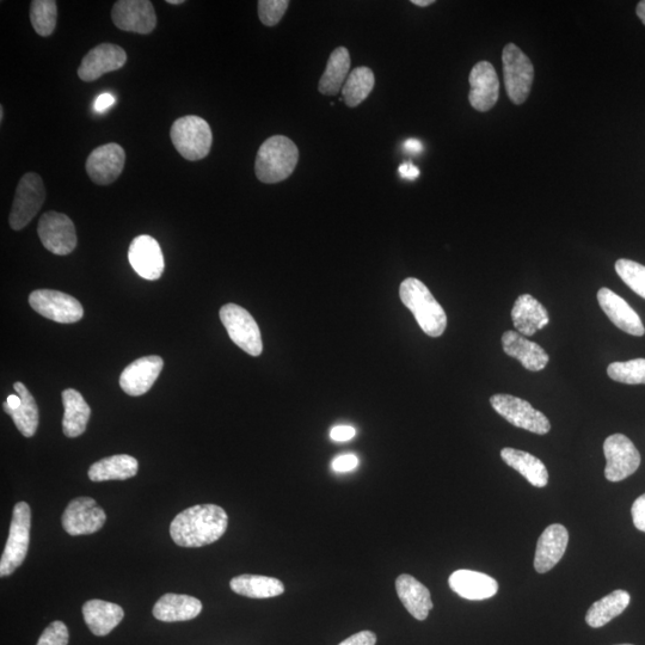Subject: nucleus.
<instances>
[{
	"mask_svg": "<svg viewBox=\"0 0 645 645\" xmlns=\"http://www.w3.org/2000/svg\"><path fill=\"white\" fill-rule=\"evenodd\" d=\"M229 516L215 505L193 506L178 514L170 525V536L182 548H202L224 536Z\"/></svg>",
	"mask_w": 645,
	"mask_h": 645,
	"instance_id": "1",
	"label": "nucleus"
},
{
	"mask_svg": "<svg viewBox=\"0 0 645 645\" xmlns=\"http://www.w3.org/2000/svg\"><path fill=\"white\" fill-rule=\"evenodd\" d=\"M299 161V150L291 139L275 135L261 145L257 152L255 172L258 180L267 184L287 180Z\"/></svg>",
	"mask_w": 645,
	"mask_h": 645,
	"instance_id": "2",
	"label": "nucleus"
},
{
	"mask_svg": "<svg viewBox=\"0 0 645 645\" xmlns=\"http://www.w3.org/2000/svg\"><path fill=\"white\" fill-rule=\"evenodd\" d=\"M399 296L428 336L439 337L445 333L446 312L423 282L414 278L404 280L399 288Z\"/></svg>",
	"mask_w": 645,
	"mask_h": 645,
	"instance_id": "3",
	"label": "nucleus"
},
{
	"mask_svg": "<svg viewBox=\"0 0 645 645\" xmlns=\"http://www.w3.org/2000/svg\"><path fill=\"white\" fill-rule=\"evenodd\" d=\"M170 138L177 152L190 162L201 161L212 149V129L199 116L177 119L171 127Z\"/></svg>",
	"mask_w": 645,
	"mask_h": 645,
	"instance_id": "4",
	"label": "nucleus"
},
{
	"mask_svg": "<svg viewBox=\"0 0 645 645\" xmlns=\"http://www.w3.org/2000/svg\"><path fill=\"white\" fill-rule=\"evenodd\" d=\"M30 528H32V511L28 503L18 502L12 515L8 542L0 559V576H10L18 567H21L28 554Z\"/></svg>",
	"mask_w": 645,
	"mask_h": 645,
	"instance_id": "5",
	"label": "nucleus"
},
{
	"mask_svg": "<svg viewBox=\"0 0 645 645\" xmlns=\"http://www.w3.org/2000/svg\"><path fill=\"white\" fill-rule=\"evenodd\" d=\"M507 94L514 104L525 103L532 89L534 67L521 49L509 43L502 53Z\"/></svg>",
	"mask_w": 645,
	"mask_h": 645,
	"instance_id": "6",
	"label": "nucleus"
},
{
	"mask_svg": "<svg viewBox=\"0 0 645 645\" xmlns=\"http://www.w3.org/2000/svg\"><path fill=\"white\" fill-rule=\"evenodd\" d=\"M45 200L46 189L41 176L36 172H28L18 182L9 217L11 229L20 231L28 226L40 212Z\"/></svg>",
	"mask_w": 645,
	"mask_h": 645,
	"instance_id": "7",
	"label": "nucleus"
},
{
	"mask_svg": "<svg viewBox=\"0 0 645 645\" xmlns=\"http://www.w3.org/2000/svg\"><path fill=\"white\" fill-rule=\"evenodd\" d=\"M490 404L497 414L515 427L538 435L550 432L551 425L548 417L534 409L524 399L499 393L490 398Z\"/></svg>",
	"mask_w": 645,
	"mask_h": 645,
	"instance_id": "8",
	"label": "nucleus"
},
{
	"mask_svg": "<svg viewBox=\"0 0 645 645\" xmlns=\"http://www.w3.org/2000/svg\"><path fill=\"white\" fill-rule=\"evenodd\" d=\"M220 319L233 343L253 356L261 355L263 350L260 328L250 313L236 304L221 307Z\"/></svg>",
	"mask_w": 645,
	"mask_h": 645,
	"instance_id": "9",
	"label": "nucleus"
},
{
	"mask_svg": "<svg viewBox=\"0 0 645 645\" xmlns=\"http://www.w3.org/2000/svg\"><path fill=\"white\" fill-rule=\"evenodd\" d=\"M604 453L607 460L605 477L610 482L624 481L640 468L641 454L628 436H608L604 444Z\"/></svg>",
	"mask_w": 645,
	"mask_h": 645,
	"instance_id": "10",
	"label": "nucleus"
},
{
	"mask_svg": "<svg viewBox=\"0 0 645 645\" xmlns=\"http://www.w3.org/2000/svg\"><path fill=\"white\" fill-rule=\"evenodd\" d=\"M29 304L39 315L61 324L77 323L84 316L82 304L63 292L34 291L29 296Z\"/></svg>",
	"mask_w": 645,
	"mask_h": 645,
	"instance_id": "11",
	"label": "nucleus"
},
{
	"mask_svg": "<svg viewBox=\"0 0 645 645\" xmlns=\"http://www.w3.org/2000/svg\"><path fill=\"white\" fill-rule=\"evenodd\" d=\"M38 233L43 247L54 255H69L77 247L75 224L63 213L43 214L39 221Z\"/></svg>",
	"mask_w": 645,
	"mask_h": 645,
	"instance_id": "12",
	"label": "nucleus"
},
{
	"mask_svg": "<svg viewBox=\"0 0 645 645\" xmlns=\"http://www.w3.org/2000/svg\"><path fill=\"white\" fill-rule=\"evenodd\" d=\"M107 515L91 497L72 500L63 514V527L70 536H88L101 530Z\"/></svg>",
	"mask_w": 645,
	"mask_h": 645,
	"instance_id": "13",
	"label": "nucleus"
},
{
	"mask_svg": "<svg viewBox=\"0 0 645 645\" xmlns=\"http://www.w3.org/2000/svg\"><path fill=\"white\" fill-rule=\"evenodd\" d=\"M112 20L124 32L147 35L157 26L156 10L149 0H119L113 6Z\"/></svg>",
	"mask_w": 645,
	"mask_h": 645,
	"instance_id": "14",
	"label": "nucleus"
},
{
	"mask_svg": "<svg viewBox=\"0 0 645 645\" xmlns=\"http://www.w3.org/2000/svg\"><path fill=\"white\" fill-rule=\"evenodd\" d=\"M126 163V152L119 144L110 143L97 147L86 161V172L98 186H109L122 174Z\"/></svg>",
	"mask_w": 645,
	"mask_h": 645,
	"instance_id": "15",
	"label": "nucleus"
},
{
	"mask_svg": "<svg viewBox=\"0 0 645 645\" xmlns=\"http://www.w3.org/2000/svg\"><path fill=\"white\" fill-rule=\"evenodd\" d=\"M126 63L124 48L113 43H101L85 55L78 67V77L83 82H95L106 73L120 70Z\"/></svg>",
	"mask_w": 645,
	"mask_h": 645,
	"instance_id": "16",
	"label": "nucleus"
},
{
	"mask_svg": "<svg viewBox=\"0 0 645 645\" xmlns=\"http://www.w3.org/2000/svg\"><path fill=\"white\" fill-rule=\"evenodd\" d=\"M128 260L141 278L155 281L164 272V256L161 247L151 236H139L133 239L128 250Z\"/></svg>",
	"mask_w": 645,
	"mask_h": 645,
	"instance_id": "17",
	"label": "nucleus"
},
{
	"mask_svg": "<svg viewBox=\"0 0 645 645\" xmlns=\"http://www.w3.org/2000/svg\"><path fill=\"white\" fill-rule=\"evenodd\" d=\"M469 82L472 108L482 113L493 109L500 96V82L494 66L488 61L476 64L470 73Z\"/></svg>",
	"mask_w": 645,
	"mask_h": 645,
	"instance_id": "18",
	"label": "nucleus"
},
{
	"mask_svg": "<svg viewBox=\"0 0 645 645\" xmlns=\"http://www.w3.org/2000/svg\"><path fill=\"white\" fill-rule=\"evenodd\" d=\"M163 366V359L157 355L145 356L133 361L121 374V389L132 397L145 395L156 383Z\"/></svg>",
	"mask_w": 645,
	"mask_h": 645,
	"instance_id": "19",
	"label": "nucleus"
},
{
	"mask_svg": "<svg viewBox=\"0 0 645 645\" xmlns=\"http://www.w3.org/2000/svg\"><path fill=\"white\" fill-rule=\"evenodd\" d=\"M569 543V533L563 525H550L540 536L534 556V569L539 574L554 569L563 558Z\"/></svg>",
	"mask_w": 645,
	"mask_h": 645,
	"instance_id": "20",
	"label": "nucleus"
},
{
	"mask_svg": "<svg viewBox=\"0 0 645 645\" xmlns=\"http://www.w3.org/2000/svg\"><path fill=\"white\" fill-rule=\"evenodd\" d=\"M598 301L602 311L606 313V316L611 319V322L618 329L634 336H643L645 334V328L640 316L618 294L608 290V288H601L598 292Z\"/></svg>",
	"mask_w": 645,
	"mask_h": 645,
	"instance_id": "21",
	"label": "nucleus"
},
{
	"mask_svg": "<svg viewBox=\"0 0 645 645\" xmlns=\"http://www.w3.org/2000/svg\"><path fill=\"white\" fill-rule=\"evenodd\" d=\"M503 352L511 356L528 371L539 372L549 364V354L539 344L527 340L518 331H506L502 336Z\"/></svg>",
	"mask_w": 645,
	"mask_h": 645,
	"instance_id": "22",
	"label": "nucleus"
},
{
	"mask_svg": "<svg viewBox=\"0 0 645 645\" xmlns=\"http://www.w3.org/2000/svg\"><path fill=\"white\" fill-rule=\"evenodd\" d=\"M452 591L466 600L493 598L499 591V583L493 577L472 570H457L448 579Z\"/></svg>",
	"mask_w": 645,
	"mask_h": 645,
	"instance_id": "23",
	"label": "nucleus"
},
{
	"mask_svg": "<svg viewBox=\"0 0 645 645\" xmlns=\"http://www.w3.org/2000/svg\"><path fill=\"white\" fill-rule=\"evenodd\" d=\"M512 319L515 329L524 336H533L550 322L548 310L531 294H522L516 299Z\"/></svg>",
	"mask_w": 645,
	"mask_h": 645,
	"instance_id": "24",
	"label": "nucleus"
},
{
	"mask_svg": "<svg viewBox=\"0 0 645 645\" xmlns=\"http://www.w3.org/2000/svg\"><path fill=\"white\" fill-rule=\"evenodd\" d=\"M398 598L415 619L426 620L432 611L433 601L429 589L414 576L403 574L396 580Z\"/></svg>",
	"mask_w": 645,
	"mask_h": 645,
	"instance_id": "25",
	"label": "nucleus"
},
{
	"mask_svg": "<svg viewBox=\"0 0 645 645\" xmlns=\"http://www.w3.org/2000/svg\"><path fill=\"white\" fill-rule=\"evenodd\" d=\"M202 604L199 599L184 594L163 595L153 607V616L164 623L188 622L199 616Z\"/></svg>",
	"mask_w": 645,
	"mask_h": 645,
	"instance_id": "26",
	"label": "nucleus"
},
{
	"mask_svg": "<svg viewBox=\"0 0 645 645\" xmlns=\"http://www.w3.org/2000/svg\"><path fill=\"white\" fill-rule=\"evenodd\" d=\"M86 625L95 636H107L125 617L122 607L113 602L89 600L83 606Z\"/></svg>",
	"mask_w": 645,
	"mask_h": 645,
	"instance_id": "27",
	"label": "nucleus"
},
{
	"mask_svg": "<svg viewBox=\"0 0 645 645\" xmlns=\"http://www.w3.org/2000/svg\"><path fill=\"white\" fill-rule=\"evenodd\" d=\"M503 462L524 476L533 487L544 488L549 483V472L542 460L525 451L506 447L501 451Z\"/></svg>",
	"mask_w": 645,
	"mask_h": 645,
	"instance_id": "28",
	"label": "nucleus"
},
{
	"mask_svg": "<svg viewBox=\"0 0 645 645\" xmlns=\"http://www.w3.org/2000/svg\"><path fill=\"white\" fill-rule=\"evenodd\" d=\"M63 404L65 414L63 419V430L67 438H78L84 434L91 416V409L85 399L75 389H67L63 392Z\"/></svg>",
	"mask_w": 645,
	"mask_h": 645,
	"instance_id": "29",
	"label": "nucleus"
},
{
	"mask_svg": "<svg viewBox=\"0 0 645 645\" xmlns=\"http://www.w3.org/2000/svg\"><path fill=\"white\" fill-rule=\"evenodd\" d=\"M139 470L138 460L119 454V456L108 457L91 465L89 478L92 482L126 481L137 475Z\"/></svg>",
	"mask_w": 645,
	"mask_h": 645,
	"instance_id": "30",
	"label": "nucleus"
},
{
	"mask_svg": "<svg viewBox=\"0 0 645 645\" xmlns=\"http://www.w3.org/2000/svg\"><path fill=\"white\" fill-rule=\"evenodd\" d=\"M233 592L251 599H269L285 593V586L274 577L245 574L230 582Z\"/></svg>",
	"mask_w": 645,
	"mask_h": 645,
	"instance_id": "31",
	"label": "nucleus"
},
{
	"mask_svg": "<svg viewBox=\"0 0 645 645\" xmlns=\"http://www.w3.org/2000/svg\"><path fill=\"white\" fill-rule=\"evenodd\" d=\"M350 54L346 47L336 48L330 54L327 69H325L318 90L323 95L335 96L342 91L350 75Z\"/></svg>",
	"mask_w": 645,
	"mask_h": 645,
	"instance_id": "32",
	"label": "nucleus"
},
{
	"mask_svg": "<svg viewBox=\"0 0 645 645\" xmlns=\"http://www.w3.org/2000/svg\"><path fill=\"white\" fill-rule=\"evenodd\" d=\"M630 601V594L622 591V589L606 595L605 598L594 602L589 608L586 616L587 624L593 629L602 628V626L620 616L626 610V607L630 605Z\"/></svg>",
	"mask_w": 645,
	"mask_h": 645,
	"instance_id": "33",
	"label": "nucleus"
},
{
	"mask_svg": "<svg viewBox=\"0 0 645 645\" xmlns=\"http://www.w3.org/2000/svg\"><path fill=\"white\" fill-rule=\"evenodd\" d=\"M14 389L21 397V407L15 410L4 408L6 414L11 416L18 430L26 438H32L39 427V408L35 398L23 383H16Z\"/></svg>",
	"mask_w": 645,
	"mask_h": 645,
	"instance_id": "34",
	"label": "nucleus"
},
{
	"mask_svg": "<svg viewBox=\"0 0 645 645\" xmlns=\"http://www.w3.org/2000/svg\"><path fill=\"white\" fill-rule=\"evenodd\" d=\"M374 83H376V78H374V73L371 69L366 66L356 67L355 70L350 72L346 83L343 85L342 96L344 102L350 108L358 107L370 96Z\"/></svg>",
	"mask_w": 645,
	"mask_h": 645,
	"instance_id": "35",
	"label": "nucleus"
},
{
	"mask_svg": "<svg viewBox=\"0 0 645 645\" xmlns=\"http://www.w3.org/2000/svg\"><path fill=\"white\" fill-rule=\"evenodd\" d=\"M57 20L58 5L54 0H34L30 5V21L35 32L43 38L54 33Z\"/></svg>",
	"mask_w": 645,
	"mask_h": 645,
	"instance_id": "36",
	"label": "nucleus"
},
{
	"mask_svg": "<svg viewBox=\"0 0 645 645\" xmlns=\"http://www.w3.org/2000/svg\"><path fill=\"white\" fill-rule=\"evenodd\" d=\"M607 374L614 382L629 385L645 384V359L612 362L607 368Z\"/></svg>",
	"mask_w": 645,
	"mask_h": 645,
	"instance_id": "37",
	"label": "nucleus"
},
{
	"mask_svg": "<svg viewBox=\"0 0 645 645\" xmlns=\"http://www.w3.org/2000/svg\"><path fill=\"white\" fill-rule=\"evenodd\" d=\"M616 272L632 291L645 299V267L642 264L622 258L616 262Z\"/></svg>",
	"mask_w": 645,
	"mask_h": 645,
	"instance_id": "38",
	"label": "nucleus"
},
{
	"mask_svg": "<svg viewBox=\"0 0 645 645\" xmlns=\"http://www.w3.org/2000/svg\"><path fill=\"white\" fill-rule=\"evenodd\" d=\"M288 0H260L258 2V17L264 26L274 27L278 24L288 9Z\"/></svg>",
	"mask_w": 645,
	"mask_h": 645,
	"instance_id": "39",
	"label": "nucleus"
},
{
	"mask_svg": "<svg viewBox=\"0 0 645 645\" xmlns=\"http://www.w3.org/2000/svg\"><path fill=\"white\" fill-rule=\"evenodd\" d=\"M70 634L66 624L57 620L49 624L36 645H69Z\"/></svg>",
	"mask_w": 645,
	"mask_h": 645,
	"instance_id": "40",
	"label": "nucleus"
},
{
	"mask_svg": "<svg viewBox=\"0 0 645 645\" xmlns=\"http://www.w3.org/2000/svg\"><path fill=\"white\" fill-rule=\"evenodd\" d=\"M358 465V457L354 456V454H344V456L334 459L333 464H331V468H333L335 472L343 473L355 470L358 468Z\"/></svg>",
	"mask_w": 645,
	"mask_h": 645,
	"instance_id": "41",
	"label": "nucleus"
},
{
	"mask_svg": "<svg viewBox=\"0 0 645 645\" xmlns=\"http://www.w3.org/2000/svg\"><path fill=\"white\" fill-rule=\"evenodd\" d=\"M632 520L637 530L645 533V494L638 497L631 509Z\"/></svg>",
	"mask_w": 645,
	"mask_h": 645,
	"instance_id": "42",
	"label": "nucleus"
},
{
	"mask_svg": "<svg viewBox=\"0 0 645 645\" xmlns=\"http://www.w3.org/2000/svg\"><path fill=\"white\" fill-rule=\"evenodd\" d=\"M377 635L372 631H361L344 640L339 645H376Z\"/></svg>",
	"mask_w": 645,
	"mask_h": 645,
	"instance_id": "43",
	"label": "nucleus"
},
{
	"mask_svg": "<svg viewBox=\"0 0 645 645\" xmlns=\"http://www.w3.org/2000/svg\"><path fill=\"white\" fill-rule=\"evenodd\" d=\"M356 430L350 426H336L331 429L330 438L337 442L349 441L354 438Z\"/></svg>",
	"mask_w": 645,
	"mask_h": 645,
	"instance_id": "44",
	"label": "nucleus"
},
{
	"mask_svg": "<svg viewBox=\"0 0 645 645\" xmlns=\"http://www.w3.org/2000/svg\"><path fill=\"white\" fill-rule=\"evenodd\" d=\"M114 103H115L114 96L112 94H109V92H106V94H102L97 97V100L95 101V104H94L95 112L97 113L106 112V110L112 107Z\"/></svg>",
	"mask_w": 645,
	"mask_h": 645,
	"instance_id": "45",
	"label": "nucleus"
},
{
	"mask_svg": "<svg viewBox=\"0 0 645 645\" xmlns=\"http://www.w3.org/2000/svg\"><path fill=\"white\" fill-rule=\"evenodd\" d=\"M399 175L405 180L414 181L417 177L420 176L419 168H416L415 165L411 162L403 163L398 169Z\"/></svg>",
	"mask_w": 645,
	"mask_h": 645,
	"instance_id": "46",
	"label": "nucleus"
},
{
	"mask_svg": "<svg viewBox=\"0 0 645 645\" xmlns=\"http://www.w3.org/2000/svg\"><path fill=\"white\" fill-rule=\"evenodd\" d=\"M403 147L410 155H419L423 151V144L417 139H408L403 144Z\"/></svg>",
	"mask_w": 645,
	"mask_h": 645,
	"instance_id": "47",
	"label": "nucleus"
},
{
	"mask_svg": "<svg viewBox=\"0 0 645 645\" xmlns=\"http://www.w3.org/2000/svg\"><path fill=\"white\" fill-rule=\"evenodd\" d=\"M637 16L640 17V20L643 22L645 26V0H643V2L638 3Z\"/></svg>",
	"mask_w": 645,
	"mask_h": 645,
	"instance_id": "48",
	"label": "nucleus"
},
{
	"mask_svg": "<svg viewBox=\"0 0 645 645\" xmlns=\"http://www.w3.org/2000/svg\"><path fill=\"white\" fill-rule=\"evenodd\" d=\"M411 3H413V4L417 5V6H421V8H426V6L432 5L435 2H434V0H413V2H411Z\"/></svg>",
	"mask_w": 645,
	"mask_h": 645,
	"instance_id": "49",
	"label": "nucleus"
},
{
	"mask_svg": "<svg viewBox=\"0 0 645 645\" xmlns=\"http://www.w3.org/2000/svg\"><path fill=\"white\" fill-rule=\"evenodd\" d=\"M167 3L171 5H180L184 3V0H168Z\"/></svg>",
	"mask_w": 645,
	"mask_h": 645,
	"instance_id": "50",
	"label": "nucleus"
},
{
	"mask_svg": "<svg viewBox=\"0 0 645 645\" xmlns=\"http://www.w3.org/2000/svg\"><path fill=\"white\" fill-rule=\"evenodd\" d=\"M4 120V107L0 106V122Z\"/></svg>",
	"mask_w": 645,
	"mask_h": 645,
	"instance_id": "51",
	"label": "nucleus"
},
{
	"mask_svg": "<svg viewBox=\"0 0 645 645\" xmlns=\"http://www.w3.org/2000/svg\"><path fill=\"white\" fill-rule=\"evenodd\" d=\"M619 645H632V644H619Z\"/></svg>",
	"mask_w": 645,
	"mask_h": 645,
	"instance_id": "52",
	"label": "nucleus"
}]
</instances>
